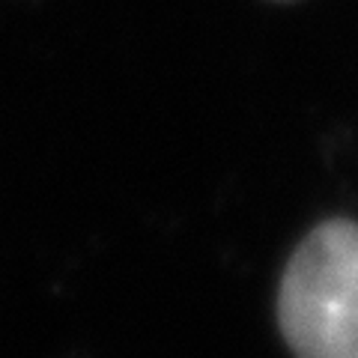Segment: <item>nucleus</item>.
<instances>
[{
	"instance_id": "obj_1",
	"label": "nucleus",
	"mask_w": 358,
	"mask_h": 358,
	"mask_svg": "<svg viewBox=\"0 0 358 358\" xmlns=\"http://www.w3.org/2000/svg\"><path fill=\"white\" fill-rule=\"evenodd\" d=\"M278 322L296 358H358V224L326 221L299 245Z\"/></svg>"
}]
</instances>
